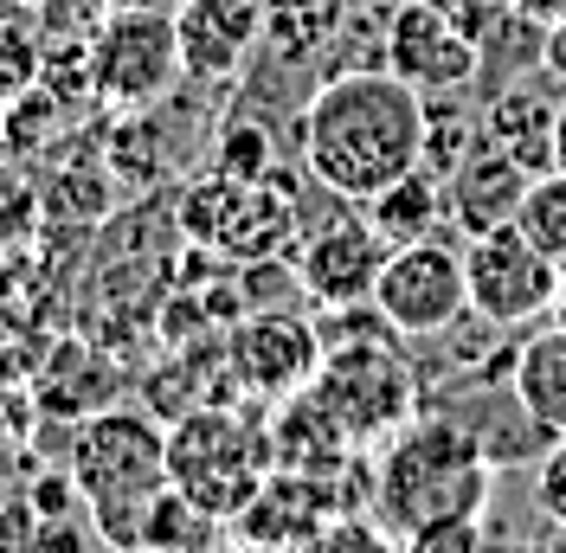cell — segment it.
<instances>
[{
  "label": "cell",
  "mask_w": 566,
  "mask_h": 553,
  "mask_svg": "<svg viewBox=\"0 0 566 553\" xmlns=\"http://www.w3.org/2000/svg\"><path fill=\"white\" fill-rule=\"evenodd\" d=\"M296 136L316 187L367 207L380 187L424 161V97L387 65L335 71L310 91Z\"/></svg>",
  "instance_id": "obj_1"
},
{
  "label": "cell",
  "mask_w": 566,
  "mask_h": 553,
  "mask_svg": "<svg viewBox=\"0 0 566 553\" xmlns=\"http://www.w3.org/2000/svg\"><path fill=\"white\" fill-rule=\"evenodd\" d=\"M495 457L483 438L451 413H419L406 431H392L374 463V515L392 534H412L424 521L490 515Z\"/></svg>",
  "instance_id": "obj_2"
},
{
  "label": "cell",
  "mask_w": 566,
  "mask_h": 553,
  "mask_svg": "<svg viewBox=\"0 0 566 553\" xmlns=\"http://www.w3.org/2000/svg\"><path fill=\"white\" fill-rule=\"evenodd\" d=\"M71 483L104 547H148V515L168 489V431L155 413L97 406L71 431Z\"/></svg>",
  "instance_id": "obj_3"
},
{
  "label": "cell",
  "mask_w": 566,
  "mask_h": 553,
  "mask_svg": "<svg viewBox=\"0 0 566 553\" xmlns=\"http://www.w3.org/2000/svg\"><path fill=\"white\" fill-rule=\"evenodd\" d=\"M271 470H277L271 418H251L239 406H193L168 425V483L219 521L245 515Z\"/></svg>",
  "instance_id": "obj_4"
},
{
  "label": "cell",
  "mask_w": 566,
  "mask_h": 553,
  "mask_svg": "<svg viewBox=\"0 0 566 553\" xmlns=\"http://www.w3.org/2000/svg\"><path fill=\"white\" fill-rule=\"evenodd\" d=\"M328 418L348 431L360 450L387 445L392 431H406L412 418L424 413L419 374L399 361V347L380 342V335H354V342H328L316 380H310Z\"/></svg>",
  "instance_id": "obj_5"
},
{
  "label": "cell",
  "mask_w": 566,
  "mask_h": 553,
  "mask_svg": "<svg viewBox=\"0 0 566 553\" xmlns=\"http://www.w3.org/2000/svg\"><path fill=\"white\" fill-rule=\"evenodd\" d=\"M84 71H91L97 104L116 109V116L168 104L187 84L175 13L168 7H116V13H104L84 39Z\"/></svg>",
  "instance_id": "obj_6"
},
{
  "label": "cell",
  "mask_w": 566,
  "mask_h": 553,
  "mask_svg": "<svg viewBox=\"0 0 566 553\" xmlns=\"http://www.w3.org/2000/svg\"><path fill=\"white\" fill-rule=\"evenodd\" d=\"M463 283H470V315L490 328H528L541 315H554L560 296V264L522 232L502 226L463 244Z\"/></svg>",
  "instance_id": "obj_7"
},
{
  "label": "cell",
  "mask_w": 566,
  "mask_h": 553,
  "mask_svg": "<svg viewBox=\"0 0 566 553\" xmlns=\"http://www.w3.org/2000/svg\"><path fill=\"white\" fill-rule=\"evenodd\" d=\"M374 310L387 315L392 335L406 342H431L451 335L470 315V283H463V251H451L444 239H412L392 244L380 283H374Z\"/></svg>",
  "instance_id": "obj_8"
},
{
  "label": "cell",
  "mask_w": 566,
  "mask_h": 553,
  "mask_svg": "<svg viewBox=\"0 0 566 553\" xmlns=\"http://www.w3.org/2000/svg\"><path fill=\"white\" fill-rule=\"evenodd\" d=\"M322 354H328L322 328L296 310H251L226 328V361L245 386V399H258V406H277L290 393H303L316 380Z\"/></svg>",
  "instance_id": "obj_9"
},
{
  "label": "cell",
  "mask_w": 566,
  "mask_h": 553,
  "mask_svg": "<svg viewBox=\"0 0 566 553\" xmlns=\"http://www.w3.org/2000/svg\"><path fill=\"white\" fill-rule=\"evenodd\" d=\"M387 71L419 97H463L483 77V39L431 0H406L387 20Z\"/></svg>",
  "instance_id": "obj_10"
},
{
  "label": "cell",
  "mask_w": 566,
  "mask_h": 553,
  "mask_svg": "<svg viewBox=\"0 0 566 553\" xmlns=\"http://www.w3.org/2000/svg\"><path fill=\"white\" fill-rule=\"evenodd\" d=\"M392 244L374 232V219H335L303 239L296 251V271H303V290L316 310H360L374 303V283H380V264H387Z\"/></svg>",
  "instance_id": "obj_11"
},
{
  "label": "cell",
  "mask_w": 566,
  "mask_h": 553,
  "mask_svg": "<svg viewBox=\"0 0 566 553\" xmlns=\"http://www.w3.org/2000/svg\"><path fill=\"white\" fill-rule=\"evenodd\" d=\"M175 27L187 84H232L264 39V0H180Z\"/></svg>",
  "instance_id": "obj_12"
},
{
  "label": "cell",
  "mask_w": 566,
  "mask_h": 553,
  "mask_svg": "<svg viewBox=\"0 0 566 553\" xmlns=\"http://www.w3.org/2000/svg\"><path fill=\"white\" fill-rule=\"evenodd\" d=\"M534 174L509 155V148H470L463 155V168L444 180V207H451V226H458L463 239H483V232H502V226H515V212L528 200Z\"/></svg>",
  "instance_id": "obj_13"
},
{
  "label": "cell",
  "mask_w": 566,
  "mask_h": 553,
  "mask_svg": "<svg viewBox=\"0 0 566 553\" xmlns=\"http://www.w3.org/2000/svg\"><path fill=\"white\" fill-rule=\"evenodd\" d=\"M554 84H560L554 71L534 65L528 77L495 84L490 109H483V136H490L495 148H509L528 174L554 168V116H560V97H566V91H554Z\"/></svg>",
  "instance_id": "obj_14"
},
{
  "label": "cell",
  "mask_w": 566,
  "mask_h": 553,
  "mask_svg": "<svg viewBox=\"0 0 566 553\" xmlns=\"http://www.w3.org/2000/svg\"><path fill=\"white\" fill-rule=\"evenodd\" d=\"M290 239H296V194L271 174V180H239V194H232L207 251L232 258V264H251V258H283Z\"/></svg>",
  "instance_id": "obj_15"
},
{
  "label": "cell",
  "mask_w": 566,
  "mask_h": 553,
  "mask_svg": "<svg viewBox=\"0 0 566 553\" xmlns=\"http://www.w3.org/2000/svg\"><path fill=\"white\" fill-rule=\"evenodd\" d=\"M271 450H277V470H303V477H342L360 457V445L328 418L310 386L271 406Z\"/></svg>",
  "instance_id": "obj_16"
},
{
  "label": "cell",
  "mask_w": 566,
  "mask_h": 553,
  "mask_svg": "<svg viewBox=\"0 0 566 553\" xmlns=\"http://www.w3.org/2000/svg\"><path fill=\"white\" fill-rule=\"evenodd\" d=\"M367 219H374V232L387 244L438 239V226L451 219V207H444V174H431L419 161L412 174H399L392 187H380V194L367 200Z\"/></svg>",
  "instance_id": "obj_17"
},
{
  "label": "cell",
  "mask_w": 566,
  "mask_h": 553,
  "mask_svg": "<svg viewBox=\"0 0 566 553\" xmlns=\"http://www.w3.org/2000/svg\"><path fill=\"white\" fill-rule=\"evenodd\" d=\"M515 393L554 438L566 431V322L515 347Z\"/></svg>",
  "instance_id": "obj_18"
},
{
  "label": "cell",
  "mask_w": 566,
  "mask_h": 553,
  "mask_svg": "<svg viewBox=\"0 0 566 553\" xmlns=\"http://www.w3.org/2000/svg\"><path fill=\"white\" fill-rule=\"evenodd\" d=\"M232 534V521L207 515L193 495H180L175 483L161 489L155 515H148V547H168V553H212L219 541Z\"/></svg>",
  "instance_id": "obj_19"
},
{
  "label": "cell",
  "mask_w": 566,
  "mask_h": 553,
  "mask_svg": "<svg viewBox=\"0 0 566 553\" xmlns=\"http://www.w3.org/2000/svg\"><path fill=\"white\" fill-rule=\"evenodd\" d=\"M515 226H522L554 264H566V174L560 168L534 174V187H528V200H522V212H515Z\"/></svg>",
  "instance_id": "obj_20"
},
{
  "label": "cell",
  "mask_w": 566,
  "mask_h": 553,
  "mask_svg": "<svg viewBox=\"0 0 566 553\" xmlns=\"http://www.w3.org/2000/svg\"><path fill=\"white\" fill-rule=\"evenodd\" d=\"M39 77H45V45H39V27L33 20H13L0 13V97H27Z\"/></svg>",
  "instance_id": "obj_21"
},
{
  "label": "cell",
  "mask_w": 566,
  "mask_h": 553,
  "mask_svg": "<svg viewBox=\"0 0 566 553\" xmlns=\"http://www.w3.org/2000/svg\"><path fill=\"white\" fill-rule=\"evenodd\" d=\"M271 129H258V123H226L219 129V142H212V168L232 174V180H271Z\"/></svg>",
  "instance_id": "obj_22"
},
{
  "label": "cell",
  "mask_w": 566,
  "mask_h": 553,
  "mask_svg": "<svg viewBox=\"0 0 566 553\" xmlns=\"http://www.w3.org/2000/svg\"><path fill=\"white\" fill-rule=\"evenodd\" d=\"M296 553H399V534L380 515L360 509V515H335L310 547H296Z\"/></svg>",
  "instance_id": "obj_23"
},
{
  "label": "cell",
  "mask_w": 566,
  "mask_h": 553,
  "mask_svg": "<svg viewBox=\"0 0 566 553\" xmlns=\"http://www.w3.org/2000/svg\"><path fill=\"white\" fill-rule=\"evenodd\" d=\"M399 553H490V534H483V515H451L399 534Z\"/></svg>",
  "instance_id": "obj_24"
},
{
  "label": "cell",
  "mask_w": 566,
  "mask_h": 553,
  "mask_svg": "<svg viewBox=\"0 0 566 553\" xmlns=\"http://www.w3.org/2000/svg\"><path fill=\"white\" fill-rule=\"evenodd\" d=\"M534 502H541V515H547V521H560V528H566V431L541 450V470H534Z\"/></svg>",
  "instance_id": "obj_25"
},
{
  "label": "cell",
  "mask_w": 566,
  "mask_h": 553,
  "mask_svg": "<svg viewBox=\"0 0 566 553\" xmlns=\"http://www.w3.org/2000/svg\"><path fill=\"white\" fill-rule=\"evenodd\" d=\"M39 521L33 495H0V553H39Z\"/></svg>",
  "instance_id": "obj_26"
},
{
  "label": "cell",
  "mask_w": 566,
  "mask_h": 553,
  "mask_svg": "<svg viewBox=\"0 0 566 553\" xmlns=\"http://www.w3.org/2000/svg\"><path fill=\"white\" fill-rule=\"evenodd\" d=\"M91 541H97V528L77 515H45L39 521V553H91Z\"/></svg>",
  "instance_id": "obj_27"
},
{
  "label": "cell",
  "mask_w": 566,
  "mask_h": 553,
  "mask_svg": "<svg viewBox=\"0 0 566 553\" xmlns=\"http://www.w3.org/2000/svg\"><path fill=\"white\" fill-rule=\"evenodd\" d=\"M431 7H444L451 20H463V27H470L476 39L490 33V27H495V13H502V0H431Z\"/></svg>",
  "instance_id": "obj_28"
},
{
  "label": "cell",
  "mask_w": 566,
  "mask_h": 553,
  "mask_svg": "<svg viewBox=\"0 0 566 553\" xmlns=\"http://www.w3.org/2000/svg\"><path fill=\"white\" fill-rule=\"evenodd\" d=\"M541 65H547V71L566 84V20H554V27L541 33Z\"/></svg>",
  "instance_id": "obj_29"
},
{
  "label": "cell",
  "mask_w": 566,
  "mask_h": 553,
  "mask_svg": "<svg viewBox=\"0 0 566 553\" xmlns=\"http://www.w3.org/2000/svg\"><path fill=\"white\" fill-rule=\"evenodd\" d=\"M502 7H515L522 20H534V27H554V20H566V0H502Z\"/></svg>",
  "instance_id": "obj_30"
},
{
  "label": "cell",
  "mask_w": 566,
  "mask_h": 553,
  "mask_svg": "<svg viewBox=\"0 0 566 553\" xmlns=\"http://www.w3.org/2000/svg\"><path fill=\"white\" fill-rule=\"evenodd\" d=\"M554 168L566 174V97H560V116H554Z\"/></svg>",
  "instance_id": "obj_31"
},
{
  "label": "cell",
  "mask_w": 566,
  "mask_h": 553,
  "mask_svg": "<svg viewBox=\"0 0 566 553\" xmlns=\"http://www.w3.org/2000/svg\"><path fill=\"white\" fill-rule=\"evenodd\" d=\"M509 553H566V547H547V541H522V547H509Z\"/></svg>",
  "instance_id": "obj_32"
},
{
  "label": "cell",
  "mask_w": 566,
  "mask_h": 553,
  "mask_svg": "<svg viewBox=\"0 0 566 553\" xmlns=\"http://www.w3.org/2000/svg\"><path fill=\"white\" fill-rule=\"evenodd\" d=\"M554 322H566V264H560V296H554Z\"/></svg>",
  "instance_id": "obj_33"
},
{
  "label": "cell",
  "mask_w": 566,
  "mask_h": 553,
  "mask_svg": "<svg viewBox=\"0 0 566 553\" xmlns=\"http://www.w3.org/2000/svg\"><path fill=\"white\" fill-rule=\"evenodd\" d=\"M0 148H7V97H0Z\"/></svg>",
  "instance_id": "obj_34"
},
{
  "label": "cell",
  "mask_w": 566,
  "mask_h": 553,
  "mask_svg": "<svg viewBox=\"0 0 566 553\" xmlns=\"http://www.w3.org/2000/svg\"><path fill=\"white\" fill-rule=\"evenodd\" d=\"M123 553H168V547H123Z\"/></svg>",
  "instance_id": "obj_35"
},
{
  "label": "cell",
  "mask_w": 566,
  "mask_h": 553,
  "mask_svg": "<svg viewBox=\"0 0 566 553\" xmlns=\"http://www.w3.org/2000/svg\"><path fill=\"white\" fill-rule=\"evenodd\" d=\"M27 7H45V0H27Z\"/></svg>",
  "instance_id": "obj_36"
}]
</instances>
